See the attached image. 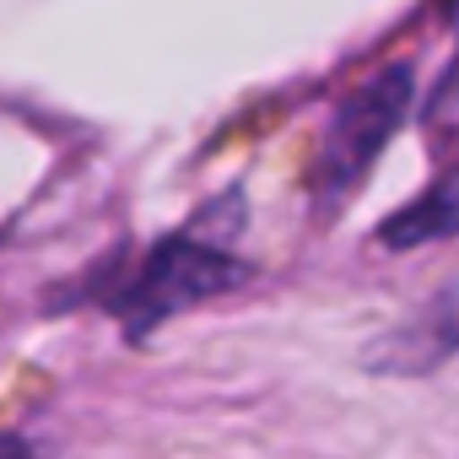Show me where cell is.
Instances as JSON below:
<instances>
[{"instance_id":"obj_1","label":"cell","mask_w":459,"mask_h":459,"mask_svg":"<svg viewBox=\"0 0 459 459\" xmlns=\"http://www.w3.org/2000/svg\"><path fill=\"white\" fill-rule=\"evenodd\" d=\"M244 276H249V271L227 255V249L178 233V238H168V244H157V249L146 255V265H141V271L125 281V292L114 298V314L125 319L130 335H146L152 325H162V319H173V314L205 303V298L233 292Z\"/></svg>"},{"instance_id":"obj_2","label":"cell","mask_w":459,"mask_h":459,"mask_svg":"<svg viewBox=\"0 0 459 459\" xmlns=\"http://www.w3.org/2000/svg\"><path fill=\"white\" fill-rule=\"evenodd\" d=\"M405 98H411V71L394 65V71L373 76V82L335 114V125H330V135H325V152H319V173H314V189H319L325 200H341V189H351V184L368 173V162L378 157V146L389 141V130H394L400 114H405Z\"/></svg>"},{"instance_id":"obj_3","label":"cell","mask_w":459,"mask_h":459,"mask_svg":"<svg viewBox=\"0 0 459 459\" xmlns=\"http://www.w3.org/2000/svg\"><path fill=\"white\" fill-rule=\"evenodd\" d=\"M448 351H459V281L443 298H432L416 319H405L400 330H389V341L373 351V362L384 373H427Z\"/></svg>"},{"instance_id":"obj_4","label":"cell","mask_w":459,"mask_h":459,"mask_svg":"<svg viewBox=\"0 0 459 459\" xmlns=\"http://www.w3.org/2000/svg\"><path fill=\"white\" fill-rule=\"evenodd\" d=\"M459 233V173H448L443 184H432L416 205H405L389 227H384V244L389 249H411L427 238H448Z\"/></svg>"},{"instance_id":"obj_5","label":"cell","mask_w":459,"mask_h":459,"mask_svg":"<svg viewBox=\"0 0 459 459\" xmlns=\"http://www.w3.org/2000/svg\"><path fill=\"white\" fill-rule=\"evenodd\" d=\"M0 459H39L22 437H12V432H0Z\"/></svg>"}]
</instances>
